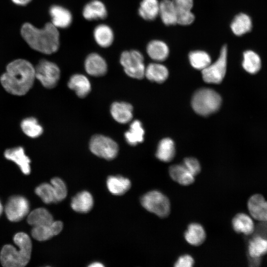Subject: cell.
<instances>
[{
  "label": "cell",
  "mask_w": 267,
  "mask_h": 267,
  "mask_svg": "<svg viewBox=\"0 0 267 267\" xmlns=\"http://www.w3.org/2000/svg\"><path fill=\"white\" fill-rule=\"evenodd\" d=\"M195 16L191 11L177 13V24L186 26L191 24L194 20Z\"/></svg>",
  "instance_id": "ab89813d"
},
{
  "label": "cell",
  "mask_w": 267,
  "mask_h": 267,
  "mask_svg": "<svg viewBox=\"0 0 267 267\" xmlns=\"http://www.w3.org/2000/svg\"><path fill=\"white\" fill-rule=\"evenodd\" d=\"M247 205L252 217L259 221H267V201L263 196L259 194L253 195L249 199Z\"/></svg>",
  "instance_id": "9a60e30c"
},
{
  "label": "cell",
  "mask_w": 267,
  "mask_h": 267,
  "mask_svg": "<svg viewBox=\"0 0 267 267\" xmlns=\"http://www.w3.org/2000/svg\"><path fill=\"white\" fill-rule=\"evenodd\" d=\"M252 28V18L245 13H240L235 15L230 24L232 33L237 36H241L250 32Z\"/></svg>",
  "instance_id": "44dd1931"
},
{
  "label": "cell",
  "mask_w": 267,
  "mask_h": 267,
  "mask_svg": "<svg viewBox=\"0 0 267 267\" xmlns=\"http://www.w3.org/2000/svg\"><path fill=\"white\" fill-rule=\"evenodd\" d=\"M3 206H2V204H1V202H0V216H1V214H2V212H3Z\"/></svg>",
  "instance_id": "f6af8a7d"
},
{
  "label": "cell",
  "mask_w": 267,
  "mask_h": 267,
  "mask_svg": "<svg viewBox=\"0 0 267 267\" xmlns=\"http://www.w3.org/2000/svg\"><path fill=\"white\" fill-rule=\"evenodd\" d=\"M120 62L124 72L130 77L142 79L144 77L145 67L144 57L136 50L123 51L120 56Z\"/></svg>",
  "instance_id": "5b68a950"
},
{
  "label": "cell",
  "mask_w": 267,
  "mask_h": 267,
  "mask_svg": "<svg viewBox=\"0 0 267 267\" xmlns=\"http://www.w3.org/2000/svg\"><path fill=\"white\" fill-rule=\"evenodd\" d=\"M186 241L193 246H198L203 243L206 238V232L203 227L197 223L190 224L184 233Z\"/></svg>",
  "instance_id": "f1b7e54d"
},
{
  "label": "cell",
  "mask_w": 267,
  "mask_h": 267,
  "mask_svg": "<svg viewBox=\"0 0 267 267\" xmlns=\"http://www.w3.org/2000/svg\"><path fill=\"white\" fill-rule=\"evenodd\" d=\"M49 13L51 19V23L57 29L67 28L72 22L73 17L71 12L61 5L51 6Z\"/></svg>",
  "instance_id": "5bb4252c"
},
{
  "label": "cell",
  "mask_w": 267,
  "mask_h": 267,
  "mask_svg": "<svg viewBox=\"0 0 267 267\" xmlns=\"http://www.w3.org/2000/svg\"><path fill=\"white\" fill-rule=\"evenodd\" d=\"M177 11L178 12L191 11L193 5V0H172Z\"/></svg>",
  "instance_id": "60d3db41"
},
{
  "label": "cell",
  "mask_w": 267,
  "mask_h": 267,
  "mask_svg": "<svg viewBox=\"0 0 267 267\" xmlns=\"http://www.w3.org/2000/svg\"><path fill=\"white\" fill-rule=\"evenodd\" d=\"M35 192L45 204L57 203L54 190L50 183L40 184L35 188Z\"/></svg>",
  "instance_id": "8d00e7d4"
},
{
  "label": "cell",
  "mask_w": 267,
  "mask_h": 267,
  "mask_svg": "<svg viewBox=\"0 0 267 267\" xmlns=\"http://www.w3.org/2000/svg\"><path fill=\"white\" fill-rule=\"evenodd\" d=\"M63 227L62 222L53 221L49 224L33 226L31 234L34 239L39 241H44L59 234Z\"/></svg>",
  "instance_id": "7c38bea8"
},
{
  "label": "cell",
  "mask_w": 267,
  "mask_h": 267,
  "mask_svg": "<svg viewBox=\"0 0 267 267\" xmlns=\"http://www.w3.org/2000/svg\"><path fill=\"white\" fill-rule=\"evenodd\" d=\"M169 75L168 69L158 63H151L145 67V75L148 80L157 83L164 82Z\"/></svg>",
  "instance_id": "484cf974"
},
{
  "label": "cell",
  "mask_w": 267,
  "mask_h": 267,
  "mask_svg": "<svg viewBox=\"0 0 267 267\" xmlns=\"http://www.w3.org/2000/svg\"><path fill=\"white\" fill-rule=\"evenodd\" d=\"M248 253L253 258H258L267 253V239L256 236L249 243Z\"/></svg>",
  "instance_id": "d590c367"
},
{
  "label": "cell",
  "mask_w": 267,
  "mask_h": 267,
  "mask_svg": "<svg viewBox=\"0 0 267 267\" xmlns=\"http://www.w3.org/2000/svg\"><path fill=\"white\" fill-rule=\"evenodd\" d=\"M140 203L147 211L161 218L166 217L170 212V202L168 197L158 190H152L144 194Z\"/></svg>",
  "instance_id": "8992f818"
},
{
  "label": "cell",
  "mask_w": 267,
  "mask_h": 267,
  "mask_svg": "<svg viewBox=\"0 0 267 267\" xmlns=\"http://www.w3.org/2000/svg\"><path fill=\"white\" fill-rule=\"evenodd\" d=\"M175 147L173 141L169 138L162 139L157 147L156 157L160 161L168 162L174 157Z\"/></svg>",
  "instance_id": "1f68e13d"
},
{
  "label": "cell",
  "mask_w": 267,
  "mask_h": 267,
  "mask_svg": "<svg viewBox=\"0 0 267 267\" xmlns=\"http://www.w3.org/2000/svg\"><path fill=\"white\" fill-rule=\"evenodd\" d=\"M89 147L93 154L107 160L115 158L119 151L118 144L111 138L102 134L92 136Z\"/></svg>",
  "instance_id": "52a82bcc"
},
{
  "label": "cell",
  "mask_w": 267,
  "mask_h": 267,
  "mask_svg": "<svg viewBox=\"0 0 267 267\" xmlns=\"http://www.w3.org/2000/svg\"><path fill=\"white\" fill-rule=\"evenodd\" d=\"M20 127L25 134L31 138H37L43 133V128L34 117H28L20 123Z\"/></svg>",
  "instance_id": "836d02e7"
},
{
  "label": "cell",
  "mask_w": 267,
  "mask_h": 267,
  "mask_svg": "<svg viewBox=\"0 0 267 267\" xmlns=\"http://www.w3.org/2000/svg\"><path fill=\"white\" fill-rule=\"evenodd\" d=\"M13 241L18 249L10 244L4 245L0 252V263L4 267H24L31 259V238L26 233L19 232L14 235Z\"/></svg>",
  "instance_id": "3957f363"
},
{
  "label": "cell",
  "mask_w": 267,
  "mask_h": 267,
  "mask_svg": "<svg viewBox=\"0 0 267 267\" xmlns=\"http://www.w3.org/2000/svg\"><path fill=\"white\" fill-rule=\"evenodd\" d=\"M84 67L86 72L94 77L104 76L107 72L106 61L97 53L88 55L85 59Z\"/></svg>",
  "instance_id": "4fadbf2b"
},
{
  "label": "cell",
  "mask_w": 267,
  "mask_h": 267,
  "mask_svg": "<svg viewBox=\"0 0 267 267\" xmlns=\"http://www.w3.org/2000/svg\"><path fill=\"white\" fill-rule=\"evenodd\" d=\"M133 107L126 102H114L110 107V113L113 119L120 124H126L133 118Z\"/></svg>",
  "instance_id": "2e32d148"
},
{
  "label": "cell",
  "mask_w": 267,
  "mask_h": 267,
  "mask_svg": "<svg viewBox=\"0 0 267 267\" xmlns=\"http://www.w3.org/2000/svg\"><path fill=\"white\" fill-rule=\"evenodd\" d=\"M171 178L182 185H188L194 181V176L182 164H176L169 168Z\"/></svg>",
  "instance_id": "603a6c76"
},
{
  "label": "cell",
  "mask_w": 267,
  "mask_h": 267,
  "mask_svg": "<svg viewBox=\"0 0 267 267\" xmlns=\"http://www.w3.org/2000/svg\"><path fill=\"white\" fill-rule=\"evenodd\" d=\"M35 77L45 88L51 89L57 85L60 77V70L54 62L42 59L35 67Z\"/></svg>",
  "instance_id": "ba28073f"
},
{
  "label": "cell",
  "mask_w": 267,
  "mask_h": 267,
  "mask_svg": "<svg viewBox=\"0 0 267 267\" xmlns=\"http://www.w3.org/2000/svg\"><path fill=\"white\" fill-rule=\"evenodd\" d=\"M32 0H11V1L18 5H26L29 3Z\"/></svg>",
  "instance_id": "7bdbcfd3"
},
{
  "label": "cell",
  "mask_w": 267,
  "mask_h": 267,
  "mask_svg": "<svg viewBox=\"0 0 267 267\" xmlns=\"http://www.w3.org/2000/svg\"><path fill=\"white\" fill-rule=\"evenodd\" d=\"M93 203L91 194L88 191L84 190L78 193L72 198L71 207L75 212L87 213L91 210Z\"/></svg>",
  "instance_id": "d6986e66"
},
{
  "label": "cell",
  "mask_w": 267,
  "mask_h": 267,
  "mask_svg": "<svg viewBox=\"0 0 267 267\" xmlns=\"http://www.w3.org/2000/svg\"><path fill=\"white\" fill-rule=\"evenodd\" d=\"M56 197V202L63 201L67 196V188L66 183L60 178L54 177L50 180Z\"/></svg>",
  "instance_id": "74e56055"
},
{
  "label": "cell",
  "mask_w": 267,
  "mask_h": 267,
  "mask_svg": "<svg viewBox=\"0 0 267 267\" xmlns=\"http://www.w3.org/2000/svg\"><path fill=\"white\" fill-rule=\"evenodd\" d=\"M95 41L102 47L110 46L114 41V33L112 29L106 24H101L96 26L93 32Z\"/></svg>",
  "instance_id": "d4e9b609"
},
{
  "label": "cell",
  "mask_w": 267,
  "mask_h": 267,
  "mask_svg": "<svg viewBox=\"0 0 267 267\" xmlns=\"http://www.w3.org/2000/svg\"><path fill=\"white\" fill-rule=\"evenodd\" d=\"M183 165L195 177L201 171L200 164L197 159L193 157H188L183 160Z\"/></svg>",
  "instance_id": "f35d334b"
},
{
  "label": "cell",
  "mask_w": 267,
  "mask_h": 267,
  "mask_svg": "<svg viewBox=\"0 0 267 267\" xmlns=\"http://www.w3.org/2000/svg\"><path fill=\"white\" fill-rule=\"evenodd\" d=\"M227 48L223 45L217 60L202 70L203 80L210 84H220L223 79L226 71Z\"/></svg>",
  "instance_id": "9c48e42d"
},
{
  "label": "cell",
  "mask_w": 267,
  "mask_h": 267,
  "mask_svg": "<svg viewBox=\"0 0 267 267\" xmlns=\"http://www.w3.org/2000/svg\"><path fill=\"white\" fill-rule=\"evenodd\" d=\"M146 51L152 59L160 62L167 59L169 54V48L163 41L155 40L148 44Z\"/></svg>",
  "instance_id": "7402d4cb"
},
{
  "label": "cell",
  "mask_w": 267,
  "mask_h": 267,
  "mask_svg": "<svg viewBox=\"0 0 267 267\" xmlns=\"http://www.w3.org/2000/svg\"><path fill=\"white\" fill-rule=\"evenodd\" d=\"M35 79V67L28 60L17 59L7 65L0 83L8 93L23 96L31 89Z\"/></svg>",
  "instance_id": "6da1fadb"
},
{
  "label": "cell",
  "mask_w": 267,
  "mask_h": 267,
  "mask_svg": "<svg viewBox=\"0 0 267 267\" xmlns=\"http://www.w3.org/2000/svg\"><path fill=\"white\" fill-rule=\"evenodd\" d=\"M106 185L109 191L114 195H122L131 187L130 180L122 176H110L107 178Z\"/></svg>",
  "instance_id": "ffe728a7"
},
{
  "label": "cell",
  "mask_w": 267,
  "mask_h": 267,
  "mask_svg": "<svg viewBox=\"0 0 267 267\" xmlns=\"http://www.w3.org/2000/svg\"><path fill=\"white\" fill-rule=\"evenodd\" d=\"M194 263L193 258L189 255H183L180 256L176 262V267H191Z\"/></svg>",
  "instance_id": "b9f144b4"
},
{
  "label": "cell",
  "mask_w": 267,
  "mask_h": 267,
  "mask_svg": "<svg viewBox=\"0 0 267 267\" xmlns=\"http://www.w3.org/2000/svg\"><path fill=\"white\" fill-rule=\"evenodd\" d=\"M30 204L25 197L13 195L9 198L4 207V212L8 220L12 222L21 221L28 215Z\"/></svg>",
  "instance_id": "30bf717a"
},
{
  "label": "cell",
  "mask_w": 267,
  "mask_h": 267,
  "mask_svg": "<svg viewBox=\"0 0 267 267\" xmlns=\"http://www.w3.org/2000/svg\"><path fill=\"white\" fill-rule=\"evenodd\" d=\"M159 15L164 24H177V13L172 0H163L159 4Z\"/></svg>",
  "instance_id": "83f0119b"
},
{
  "label": "cell",
  "mask_w": 267,
  "mask_h": 267,
  "mask_svg": "<svg viewBox=\"0 0 267 267\" xmlns=\"http://www.w3.org/2000/svg\"><path fill=\"white\" fill-rule=\"evenodd\" d=\"M191 66L196 69L203 70L211 63L209 54L203 50L191 51L188 55Z\"/></svg>",
  "instance_id": "e575fe53"
},
{
  "label": "cell",
  "mask_w": 267,
  "mask_h": 267,
  "mask_svg": "<svg viewBox=\"0 0 267 267\" xmlns=\"http://www.w3.org/2000/svg\"><path fill=\"white\" fill-rule=\"evenodd\" d=\"M232 225L233 229L238 233L249 235L254 230V224L252 219L247 214L239 213L233 219Z\"/></svg>",
  "instance_id": "f546056e"
},
{
  "label": "cell",
  "mask_w": 267,
  "mask_h": 267,
  "mask_svg": "<svg viewBox=\"0 0 267 267\" xmlns=\"http://www.w3.org/2000/svg\"><path fill=\"white\" fill-rule=\"evenodd\" d=\"M67 85L68 88L74 90L80 98L85 97L91 90V84L89 80L82 74H76L72 75Z\"/></svg>",
  "instance_id": "e0dca14e"
},
{
  "label": "cell",
  "mask_w": 267,
  "mask_h": 267,
  "mask_svg": "<svg viewBox=\"0 0 267 267\" xmlns=\"http://www.w3.org/2000/svg\"><path fill=\"white\" fill-rule=\"evenodd\" d=\"M20 32L27 44L37 51L51 54L58 50L59 33L51 22L46 23L44 27L40 29L25 23L22 26Z\"/></svg>",
  "instance_id": "7a4b0ae2"
},
{
  "label": "cell",
  "mask_w": 267,
  "mask_h": 267,
  "mask_svg": "<svg viewBox=\"0 0 267 267\" xmlns=\"http://www.w3.org/2000/svg\"><path fill=\"white\" fill-rule=\"evenodd\" d=\"M144 134L142 124L136 120L131 124L129 130L125 133V137L129 145L135 146L143 141Z\"/></svg>",
  "instance_id": "4dcf8cb0"
},
{
  "label": "cell",
  "mask_w": 267,
  "mask_h": 267,
  "mask_svg": "<svg viewBox=\"0 0 267 267\" xmlns=\"http://www.w3.org/2000/svg\"><path fill=\"white\" fill-rule=\"evenodd\" d=\"M107 11L104 3L99 0H92L87 3L83 10V16L88 20L104 19Z\"/></svg>",
  "instance_id": "ac0fdd59"
},
{
  "label": "cell",
  "mask_w": 267,
  "mask_h": 267,
  "mask_svg": "<svg viewBox=\"0 0 267 267\" xmlns=\"http://www.w3.org/2000/svg\"><path fill=\"white\" fill-rule=\"evenodd\" d=\"M104 266L103 264L99 262H94L91 263L89 264V267H102Z\"/></svg>",
  "instance_id": "ee69618b"
},
{
  "label": "cell",
  "mask_w": 267,
  "mask_h": 267,
  "mask_svg": "<svg viewBox=\"0 0 267 267\" xmlns=\"http://www.w3.org/2000/svg\"><path fill=\"white\" fill-rule=\"evenodd\" d=\"M221 103L222 98L220 94L209 88H202L197 90L191 100V105L194 111L204 116L218 111Z\"/></svg>",
  "instance_id": "277c9868"
},
{
  "label": "cell",
  "mask_w": 267,
  "mask_h": 267,
  "mask_svg": "<svg viewBox=\"0 0 267 267\" xmlns=\"http://www.w3.org/2000/svg\"><path fill=\"white\" fill-rule=\"evenodd\" d=\"M159 4L157 0H142L138 8V14L145 20H153L159 15Z\"/></svg>",
  "instance_id": "d6a6232c"
},
{
  "label": "cell",
  "mask_w": 267,
  "mask_h": 267,
  "mask_svg": "<svg viewBox=\"0 0 267 267\" xmlns=\"http://www.w3.org/2000/svg\"><path fill=\"white\" fill-rule=\"evenodd\" d=\"M4 157L14 162L25 175L31 173V160L25 153L24 149L21 146H17L6 149L4 152Z\"/></svg>",
  "instance_id": "8fae6325"
},
{
  "label": "cell",
  "mask_w": 267,
  "mask_h": 267,
  "mask_svg": "<svg viewBox=\"0 0 267 267\" xmlns=\"http://www.w3.org/2000/svg\"><path fill=\"white\" fill-rule=\"evenodd\" d=\"M242 65L243 69L248 73H257L262 67V61L260 55L251 49L245 50L243 53Z\"/></svg>",
  "instance_id": "4316f807"
},
{
  "label": "cell",
  "mask_w": 267,
  "mask_h": 267,
  "mask_svg": "<svg viewBox=\"0 0 267 267\" xmlns=\"http://www.w3.org/2000/svg\"><path fill=\"white\" fill-rule=\"evenodd\" d=\"M53 218L45 208H38L29 213L27 222L32 227L49 224L53 222Z\"/></svg>",
  "instance_id": "cb8c5ba5"
}]
</instances>
